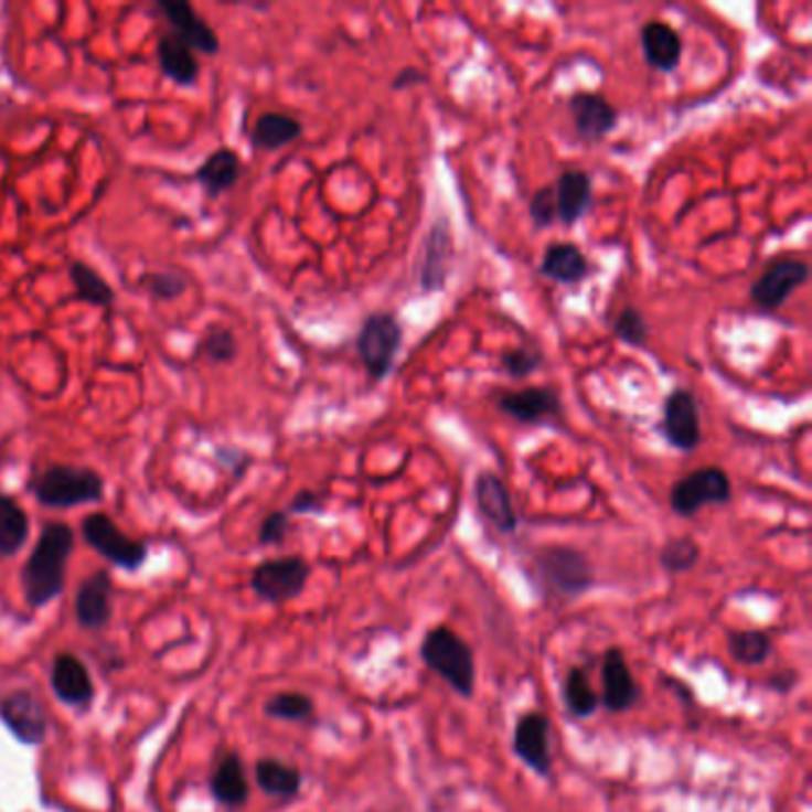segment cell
Masks as SVG:
<instances>
[{
  "mask_svg": "<svg viewBox=\"0 0 812 812\" xmlns=\"http://www.w3.org/2000/svg\"><path fill=\"white\" fill-rule=\"evenodd\" d=\"M419 655L423 663L434 674H439L441 680L456 691L462 698H472L477 688V663L470 643L464 641L458 631H453L446 624L431 627L423 645H419Z\"/></svg>",
  "mask_w": 812,
  "mask_h": 812,
  "instance_id": "6da1fadb",
  "label": "cell"
},
{
  "mask_svg": "<svg viewBox=\"0 0 812 812\" xmlns=\"http://www.w3.org/2000/svg\"><path fill=\"white\" fill-rule=\"evenodd\" d=\"M72 544L74 534L67 524H51L41 534V541L24 569V589L32 603H46L63 589L65 563Z\"/></svg>",
  "mask_w": 812,
  "mask_h": 812,
  "instance_id": "7a4b0ae2",
  "label": "cell"
},
{
  "mask_svg": "<svg viewBox=\"0 0 812 812\" xmlns=\"http://www.w3.org/2000/svg\"><path fill=\"white\" fill-rule=\"evenodd\" d=\"M534 579L546 594L563 598H579L596 584L594 567L584 553L567 546H548L534 555Z\"/></svg>",
  "mask_w": 812,
  "mask_h": 812,
  "instance_id": "3957f363",
  "label": "cell"
},
{
  "mask_svg": "<svg viewBox=\"0 0 812 812\" xmlns=\"http://www.w3.org/2000/svg\"><path fill=\"white\" fill-rule=\"evenodd\" d=\"M403 343V327L391 312H374L357 336V353L374 382H382L394 370Z\"/></svg>",
  "mask_w": 812,
  "mask_h": 812,
  "instance_id": "277c9868",
  "label": "cell"
},
{
  "mask_svg": "<svg viewBox=\"0 0 812 812\" xmlns=\"http://www.w3.org/2000/svg\"><path fill=\"white\" fill-rule=\"evenodd\" d=\"M36 499L49 507H72L82 503H94L103 495V479L84 468H67L57 464L43 472L34 484Z\"/></svg>",
  "mask_w": 812,
  "mask_h": 812,
  "instance_id": "5b68a950",
  "label": "cell"
},
{
  "mask_svg": "<svg viewBox=\"0 0 812 812\" xmlns=\"http://www.w3.org/2000/svg\"><path fill=\"white\" fill-rule=\"evenodd\" d=\"M731 501V481L725 470L703 468L674 481L670 491V507L674 515L694 517L705 505H722Z\"/></svg>",
  "mask_w": 812,
  "mask_h": 812,
  "instance_id": "8992f818",
  "label": "cell"
},
{
  "mask_svg": "<svg viewBox=\"0 0 812 812\" xmlns=\"http://www.w3.org/2000/svg\"><path fill=\"white\" fill-rule=\"evenodd\" d=\"M513 754L524 762L530 770L538 777H551L553 770V756H551V719L538 713L530 710L522 713L515 734H513Z\"/></svg>",
  "mask_w": 812,
  "mask_h": 812,
  "instance_id": "52a82bcc",
  "label": "cell"
},
{
  "mask_svg": "<svg viewBox=\"0 0 812 812\" xmlns=\"http://www.w3.org/2000/svg\"><path fill=\"white\" fill-rule=\"evenodd\" d=\"M310 567L300 558H277L263 563L253 575V589L273 603H287L306 589Z\"/></svg>",
  "mask_w": 812,
  "mask_h": 812,
  "instance_id": "ba28073f",
  "label": "cell"
},
{
  "mask_svg": "<svg viewBox=\"0 0 812 812\" xmlns=\"http://www.w3.org/2000/svg\"><path fill=\"white\" fill-rule=\"evenodd\" d=\"M600 684H603V694L598 696V701L608 713H627L637 708L641 701V686L631 674L622 649H608L603 653Z\"/></svg>",
  "mask_w": 812,
  "mask_h": 812,
  "instance_id": "9c48e42d",
  "label": "cell"
},
{
  "mask_svg": "<svg viewBox=\"0 0 812 812\" xmlns=\"http://www.w3.org/2000/svg\"><path fill=\"white\" fill-rule=\"evenodd\" d=\"M810 269L801 260H779L750 287V300L762 312H774L787 303V298L805 284Z\"/></svg>",
  "mask_w": 812,
  "mask_h": 812,
  "instance_id": "30bf717a",
  "label": "cell"
},
{
  "mask_svg": "<svg viewBox=\"0 0 812 812\" xmlns=\"http://www.w3.org/2000/svg\"><path fill=\"white\" fill-rule=\"evenodd\" d=\"M663 431L665 439L674 446L691 453L701 444V419H698V405L691 391L686 388H674L665 400L663 410Z\"/></svg>",
  "mask_w": 812,
  "mask_h": 812,
  "instance_id": "8fae6325",
  "label": "cell"
},
{
  "mask_svg": "<svg viewBox=\"0 0 812 812\" xmlns=\"http://www.w3.org/2000/svg\"><path fill=\"white\" fill-rule=\"evenodd\" d=\"M84 538L105 558L122 565L139 567L146 558V548L117 530L108 515H92L84 520Z\"/></svg>",
  "mask_w": 812,
  "mask_h": 812,
  "instance_id": "7c38bea8",
  "label": "cell"
},
{
  "mask_svg": "<svg viewBox=\"0 0 812 812\" xmlns=\"http://www.w3.org/2000/svg\"><path fill=\"white\" fill-rule=\"evenodd\" d=\"M499 405L503 413L515 417L517 423L524 425H538L548 423L551 417L555 419L563 417L560 396L558 391L551 386H526L520 391H510V394L501 396Z\"/></svg>",
  "mask_w": 812,
  "mask_h": 812,
  "instance_id": "4fadbf2b",
  "label": "cell"
},
{
  "mask_svg": "<svg viewBox=\"0 0 812 812\" xmlns=\"http://www.w3.org/2000/svg\"><path fill=\"white\" fill-rule=\"evenodd\" d=\"M474 499L479 513L484 515L501 534H513L517 530L520 520L515 513V505L501 477H495L493 472H481L474 484Z\"/></svg>",
  "mask_w": 812,
  "mask_h": 812,
  "instance_id": "5bb4252c",
  "label": "cell"
},
{
  "mask_svg": "<svg viewBox=\"0 0 812 812\" xmlns=\"http://www.w3.org/2000/svg\"><path fill=\"white\" fill-rule=\"evenodd\" d=\"M569 113L581 141H600L618 127V110L598 94H575L569 98Z\"/></svg>",
  "mask_w": 812,
  "mask_h": 812,
  "instance_id": "9a60e30c",
  "label": "cell"
},
{
  "mask_svg": "<svg viewBox=\"0 0 812 812\" xmlns=\"http://www.w3.org/2000/svg\"><path fill=\"white\" fill-rule=\"evenodd\" d=\"M160 10L164 12L168 22L177 29V36L182 39L186 46L207 55L217 53L220 49L217 34L213 32V26H207L201 20V14L193 10V6L184 3V0H162Z\"/></svg>",
  "mask_w": 812,
  "mask_h": 812,
  "instance_id": "2e32d148",
  "label": "cell"
},
{
  "mask_svg": "<svg viewBox=\"0 0 812 812\" xmlns=\"http://www.w3.org/2000/svg\"><path fill=\"white\" fill-rule=\"evenodd\" d=\"M643 57L658 72H674L682 63V36L665 22H649L641 29Z\"/></svg>",
  "mask_w": 812,
  "mask_h": 812,
  "instance_id": "e0dca14e",
  "label": "cell"
},
{
  "mask_svg": "<svg viewBox=\"0 0 812 812\" xmlns=\"http://www.w3.org/2000/svg\"><path fill=\"white\" fill-rule=\"evenodd\" d=\"M553 195L558 220H563L565 224H575L586 215V210L591 205L594 199L591 177L581 170L563 172L553 186Z\"/></svg>",
  "mask_w": 812,
  "mask_h": 812,
  "instance_id": "ac0fdd59",
  "label": "cell"
},
{
  "mask_svg": "<svg viewBox=\"0 0 812 812\" xmlns=\"http://www.w3.org/2000/svg\"><path fill=\"white\" fill-rule=\"evenodd\" d=\"M541 275L555 284L575 287L589 275V260L575 244H553L541 260Z\"/></svg>",
  "mask_w": 812,
  "mask_h": 812,
  "instance_id": "d6986e66",
  "label": "cell"
},
{
  "mask_svg": "<svg viewBox=\"0 0 812 812\" xmlns=\"http://www.w3.org/2000/svg\"><path fill=\"white\" fill-rule=\"evenodd\" d=\"M158 60L162 72L168 77L182 86H191L199 79V60H195V53L191 46L179 39L177 34H168L162 36L158 43Z\"/></svg>",
  "mask_w": 812,
  "mask_h": 812,
  "instance_id": "ffe728a7",
  "label": "cell"
},
{
  "mask_svg": "<svg viewBox=\"0 0 812 812\" xmlns=\"http://www.w3.org/2000/svg\"><path fill=\"white\" fill-rule=\"evenodd\" d=\"M3 717L24 741H39L46 731V715L29 694H14L3 703Z\"/></svg>",
  "mask_w": 812,
  "mask_h": 812,
  "instance_id": "44dd1931",
  "label": "cell"
},
{
  "mask_svg": "<svg viewBox=\"0 0 812 812\" xmlns=\"http://www.w3.org/2000/svg\"><path fill=\"white\" fill-rule=\"evenodd\" d=\"M53 688L55 694L67 703H84L92 698V680L86 667L72 655H60L53 667Z\"/></svg>",
  "mask_w": 812,
  "mask_h": 812,
  "instance_id": "7402d4cb",
  "label": "cell"
},
{
  "mask_svg": "<svg viewBox=\"0 0 812 812\" xmlns=\"http://www.w3.org/2000/svg\"><path fill=\"white\" fill-rule=\"evenodd\" d=\"M238 174H241L238 156L229 148H222L201 164V170L195 172V179H199V184L210 195H220L238 182Z\"/></svg>",
  "mask_w": 812,
  "mask_h": 812,
  "instance_id": "603a6c76",
  "label": "cell"
},
{
  "mask_svg": "<svg viewBox=\"0 0 812 812\" xmlns=\"http://www.w3.org/2000/svg\"><path fill=\"white\" fill-rule=\"evenodd\" d=\"M303 127H300L298 119L281 115V113H265L258 122L253 127V146L258 150H277L293 143Z\"/></svg>",
  "mask_w": 812,
  "mask_h": 812,
  "instance_id": "cb8c5ba5",
  "label": "cell"
},
{
  "mask_svg": "<svg viewBox=\"0 0 812 812\" xmlns=\"http://www.w3.org/2000/svg\"><path fill=\"white\" fill-rule=\"evenodd\" d=\"M255 779L265 793L279 795V799H293L303 784V777L296 767L284 765L279 760H260L255 767Z\"/></svg>",
  "mask_w": 812,
  "mask_h": 812,
  "instance_id": "d4e9b609",
  "label": "cell"
},
{
  "mask_svg": "<svg viewBox=\"0 0 812 812\" xmlns=\"http://www.w3.org/2000/svg\"><path fill=\"white\" fill-rule=\"evenodd\" d=\"M727 651L734 663L762 665L772 655V639L758 629H739L729 634Z\"/></svg>",
  "mask_w": 812,
  "mask_h": 812,
  "instance_id": "484cf974",
  "label": "cell"
},
{
  "mask_svg": "<svg viewBox=\"0 0 812 812\" xmlns=\"http://www.w3.org/2000/svg\"><path fill=\"white\" fill-rule=\"evenodd\" d=\"M563 701H565V708L569 710V715H575V717H591L600 708L598 694L594 691L586 670L573 667L567 672L565 684H563Z\"/></svg>",
  "mask_w": 812,
  "mask_h": 812,
  "instance_id": "4316f807",
  "label": "cell"
},
{
  "mask_svg": "<svg viewBox=\"0 0 812 812\" xmlns=\"http://www.w3.org/2000/svg\"><path fill=\"white\" fill-rule=\"evenodd\" d=\"M108 591L110 584L105 575H96L82 586L77 596V615L86 627H98L108 618Z\"/></svg>",
  "mask_w": 812,
  "mask_h": 812,
  "instance_id": "83f0119b",
  "label": "cell"
},
{
  "mask_svg": "<svg viewBox=\"0 0 812 812\" xmlns=\"http://www.w3.org/2000/svg\"><path fill=\"white\" fill-rule=\"evenodd\" d=\"M29 534L24 510L8 495H0V555H12L22 548Z\"/></svg>",
  "mask_w": 812,
  "mask_h": 812,
  "instance_id": "f1b7e54d",
  "label": "cell"
},
{
  "mask_svg": "<svg viewBox=\"0 0 812 812\" xmlns=\"http://www.w3.org/2000/svg\"><path fill=\"white\" fill-rule=\"evenodd\" d=\"M448 255H450V236L441 222L431 229L429 244H427V258H425V269H423V287L427 291L444 287Z\"/></svg>",
  "mask_w": 812,
  "mask_h": 812,
  "instance_id": "f546056e",
  "label": "cell"
},
{
  "mask_svg": "<svg viewBox=\"0 0 812 812\" xmlns=\"http://www.w3.org/2000/svg\"><path fill=\"white\" fill-rule=\"evenodd\" d=\"M70 279H72L74 291H77V296L82 300H86V303H92V306H110L113 303L115 293L110 289V284L105 281L98 273H94V269L88 265L74 263L72 269H70Z\"/></svg>",
  "mask_w": 812,
  "mask_h": 812,
  "instance_id": "4dcf8cb0",
  "label": "cell"
},
{
  "mask_svg": "<svg viewBox=\"0 0 812 812\" xmlns=\"http://www.w3.org/2000/svg\"><path fill=\"white\" fill-rule=\"evenodd\" d=\"M660 567L670 575H684L691 573L701 560V548L694 538L682 536V538H670L667 544L658 553Z\"/></svg>",
  "mask_w": 812,
  "mask_h": 812,
  "instance_id": "1f68e13d",
  "label": "cell"
},
{
  "mask_svg": "<svg viewBox=\"0 0 812 812\" xmlns=\"http://www.w3.org/2000/svg\"><path fill=\"white\" fill-rule=\"evenodd\" d=\"M215 793L220 801L229 805H238L248 799V781L244 774V765H241L238 758L232 756L222 762L215 774Z\"/></svg>",
  "mask_w": 812,
  "mask_h": 812,
  "instance_id": "d6a6232c",
  "label": "cell"
},
{
  "mask_svg": "<svg viewBox=\"0 0 812 812\" xmlns=\"http://www.w3.org/2000/svg\"><path fill=\"white\" fill-rule=\"evenodd\" d=\"M314 705L303 694H279L265 705V713L277 719H289V722H303L312 717Z\"/></svg>",
  "mask_w": 812,
  "mask_h": 812,
  "instance_id": "836d02e7",
  "label": "cell"
},
{
  "mask_svg": "<svg viewBox=\"0 0 812 812\" xmlns=\"http://www.w3.org/2000/svg\"><path fill=\"white\" fill-rule=\"evenodd\" d=\"M615 334L627 345H634V349H641L649 341V324H645L643 314L634 308H627L620 312L618 322H615Z\"/></svg>",
  "mask_w": 812,
  "mask_h": 812,
  "instance_id": "e575fe53",
  "label": "cell"
},
{
  "mask_svg": "<svg viewBox=\"0 0 812 812\" xmlns=\"http://www.w3.org/2000/svg\"><path fill=\"white\" fill-rule=\"evenodd\" d=\"M541 365V355L530 349H513L503 355V367L513 380L530 377Z\"/></svg>",
  "mask_w": 812,
  "mask_h": 812,
  "instance_id": "d590c367",
  "label": "cell"
},
{
  "mask_svg": "<svg viewBox=\"0 0 812 812\" xmlns=\"http://www.w3.org/2000/svg\"><path fill=\"white\" fill-rule=\"evenodd\" d=\"M203 349L210 357L217 360V363H227V360L236 355L234 334L229 332V329H213V332L205 336Z\"/></svg>",
  "mask_w": 812,
  "mask_h": 812,
  "instance_id": "8d00e7d4",
  "label": "cell"
},
{
  "mask_svg": "<svg viewBox=\"0 0 812 812\" xmlns=\"http://www.w3.org/2000/svg\"><path fill=\"white\" fill-rule=\"evenodd\" d=\"M148 289L156 298L170 300L186 291V279L179 273H158L153 277H148Z\"/></svg>",
  "mask_w": 812,
  "mask_h": 812,
  "instance_id": "74e56055",
  "label": "cell"
},
{
  "mask_svg": "<svg viewBox=\"0 0 812 812\" xmlns=\"http://www.w3.org/2000/svg\"><path fill=\"white\" fill-rule=\"evenodd\" d=\"M530 215L534 220L536 227H548V224H553V220L558 217V213H555V195H553V186H546V189H538L534 193V199L530 201Z\"/></svg>",
  "mask_w": 812,
  "mask_h": 812,
  "instance_id": "f35d334b",
  "label": "cell"
},
{
  "mask_svg": "<svg viewBox=\"0 0 812 812\" xmlns=\"http://www.w3.org/2000/svg\"><path fill=\"white\" fill-rule=\"evenodd\" d=\"M287 532H289V515L287 513H273L263 522L260 541H263V544H279V541L287 536Z\"/></svg>",
  "mask_w": 812,
  "mask_h": 812,
  "instance_id": "ab89813d",
  "label": "cell"
},
{
  "mask_svg": "<svg viewBox=\"0 0 812 812\" xmlns=\"http://www.w3.org/2000/svg\"><path fill=\"white\" fill-rule=\"evenodd\" d=\"M322 510V503L318 499V493L312 491H303L296 495V501L291 503V513H318Z\"/></svg>",
  "mask_w": 812,
  "mask_h": 812,
  "instance_id": "60d3db41",
  "label": "cell"
},
{
  "mask_svg": "<svg viewBox=\"0 0 812 812\" xmlns=\"http://www.w3.org/2000/svg\"><path fill=\"white\" fill-rule=\"evenodd\" d=\"M415 84H427V74L419 72V70H413V67L398 72V77L394 79L396 92H403V88L415 86Z\"/></svg>",
  "mask_w": 812,
  "mask_h": 812,
  "instance_id": "b9f144b4",
  "label": "cell"
}]
</instances>
